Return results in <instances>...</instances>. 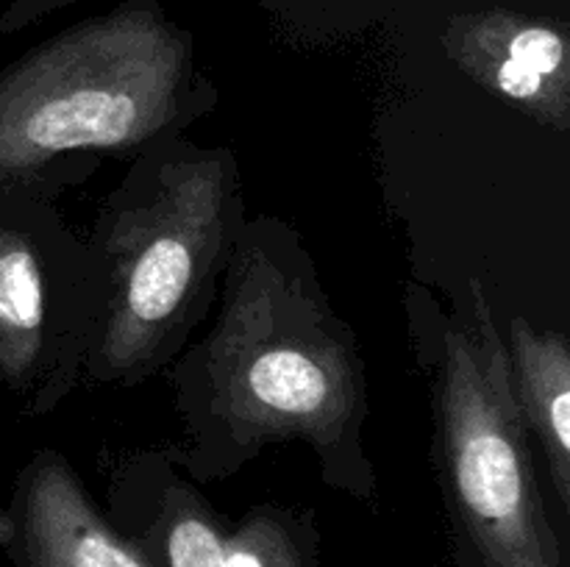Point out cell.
<instances>
[{
  "mask_svg": "<svg viewBox=\"0 0 570 567\" xmlns=\"http://www.w3.org/2000/svg\"><path fill=\"white\" fill-rule=\"evenodd\" d=\"M220 567H321L315 511L256 504L228 523Z\"/></svg>",
  "mask_w": 570,
  "mask_h": 567,
  "instance_id": "cell-10",
  "label": "cell"
},
{
  "mask_svg": "<svg viewBox=\"0 0 570 567\" xmlns=\"http://www.w3.org/2000/svg\"><path fill=\"white\" fill-rule=\"evenodd\" d=\"M72 3H78V0H9V6L0 11V39L11 37V33L22 31V28L33 26V22L45 20L53 11L67 9Z\"/></svg>",
  "mask_w": 570,
  "mask_h": 567,
  "instance_id": "cell-11",
  "label": "cell"
},
{
  "mask_svg": "<svg viewBox=\"0 0 570 567\" xmlns=\"http://www.w3.org/2000/svg\"><path fill=\"white\" fill-rule=\"evenodd\" d=\"M215 306V326L161 372L184 472L223 481L271 445L304 442L326 487L373 504L365 361L301 233L282 217H248Z\"/></svg>",
  "mask_w": 570,
  "mask_h": 567,
  "instance_id": "cell-1",
  "label": "cell"
},
{
  "mask_svg": "<svg viewBox=\"0 0 570 567\" xmlns=\"http://www.w3.org/2000/svg\"><path fill=\"white\" fill-rule=\"evenodd\" d=\"M445 56L473 83L538 126L570 131L568 28L510 9L462 11L440 33Z\"/></svg>",
  "mask_w": 570,
  "mask_h": 567,
  "instance_id": "cell-6",
  "label": "cell"
},
{
  "mask_svg": "<svg viewBox=\"0 0 570 567\" xmlns=\"http://www.w3.org/2000/svg\"><path fill=\"white\" fill-rule=\"evenodd\" d=\"M0 550L14 567H150L53 448L37 450L17 472L0 506Z\"/></svg>",
  "mask_w": 570,
  "mask_h": 567,
  "instance_id": "cell-7",
  "label": "cell"
},
{
  "mask_svg": "<svg viewBox=\"0 0 570 567\" xmlns=\"http://www.w3.org/2000/svg\"><path fill=\"white\" fill-rule=\"evenodd\" d=\"M215 109L193 33L159 0H122L0 70V187L59 200Z\"/></svg>",
  "mask_w": 570,
  "mask_h": 567,
  "instance_id": "cell-2",
  "label": "cell"
},
{
  "mask_svg": "<svg viewBox=\"0 0 570 567\" xmlns=\"http://www.w3.org/2000/svg\"><path fill=\"white\" fill-rule=\"evenodd\" d=\"M98 309L89 239L56 200L0 187V387L17 415H53L81 387Z\"/></svg>",
  "mask_w": 570,
  "mask_h": 567,
  "instance_id": "cell-5",
  "label": "cell"
},
{
  "mask_svg": "<svg viewBox=\"0 0 570 567\" xmlns=\"http://www.w3.org/2000/svg\"><path fill=\"white\" fill-rule=\"evenodd\" d=\"M248 217L228 145L176 137L128 161L87 237L100 309L81 384L137 387L161 376L220 298Z\"/></svg>",
  "mask_w": 570,
  "mask_h": 567,
  "instance_id": "cell-3",
  "label": "cell"
},
{
  "mask_svg": "<svg viewBox=\"0 0 570 567\" xmlns=\"http://www.w3.org/2000/svg\"><path fill=\"white\" fill-rule=\"evenodd\" d=\"M106 470L104 515L150 567H220L228 523L170 448L128 450Z\"/></svg>",
  "mask_w": 570,
  "mask_h": 567,
  "instance_id": "cell-8",
  "label": "cell"
},
{
  "mask_svg": "<svg viewBox=\"0 0 570 567\" xmlns=\"http://www.w3.org/2000/svg\"><path fill=\"white\" fill-rule=\"evenodd\" d=\"M432 406L434 472L456 567H566L512 392L504 331L479 278L468 281L465 309L440 326Z\"/></svg>",
  "mask_w": 570,
  "mask_h": 567,
  "instance_id": "cell-4",
  "label": "cell"
},
{
  "mask_svg": "<svg viewBox=\"0 0 570 567\" xmlns=\"http://www.w3.org/2000/svg\"><path fill=\"white\" fill-rule=\"evenodd\" d=\"M512 392L532 442L549 465L560 509H570V348L560 328H540L512 315L507 328Z\"/></svg>",
  "mask_w": 570,
  "mask_h": 567,
  "instance_id": "cell-9",
  "label": "cell"
}]
</instances>
